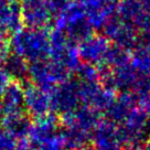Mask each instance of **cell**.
<instances>
[{
  "label": "cell",
  "mask_w": 150,
  "mask_h": 150,
  "mask_svg": "<svg viewBox=\"0 0 150 150\" xmlns=\"http://www.w3.org/2000/svg\"><path fill=\"white\" fill-rule=\"evenodd\" d=\"M8 43L13 55L22 57L30 64L49 59L50 33L45 29H21L12 33Z\"/></svg>",
  "instance_id": "1"
},
{
  "label": "cell",
  "mask_w": 150,
  "mask_h": 150,
  "mask_svg": "<svg viewBox=\"0 0 150 150\" xmlns=\"http://www.w3.org/2000/svg\"><path fill=\"white\" fill-rule=\"evenodd\" d=\"M28 76L30 77L32 84L51 91L59 86V84L63 81L65 72L62 65L50 60H45L30 64Z\"/></svg>",
  "instance_id": "2"
},
{
  "label": "cell",
  "mask_w": 150,
  "mask_h": 150,
  "mask_svg": "<svg viewBox=\"0 0 150 150\" xmlns=\"http://www.w3.org/2000/svg\"><path fill=\"white\" fill-rule=\"evenodd\" d=\"M23 86V108L25 112L34 119L51 114L50 112L53 109L51 92L32 83Z\"/></svg>",
  "instance_id": "3"
},
{
  "label": "cell",
  "mask_w": 150,
  "mask_h": 150,
  "mask_svg": "<svg viewBox=\"0 0 150 150\" xmlns=\"http://www.w3.org/2000/svg\"><path fill=\"white\" fill-rule=\"evenodd\" d=\"M22 22L25 28L45 29L53 17L47 0H19Z\"/></svg>",
  "instance_id": "4"
},
{
  "label": "cell",
  "mask_w": 150,
  "mask_h": 150,
  "mask_svg": "<svg viewBox=\"0 0 150 150\" xmlns=\"http://www.w3.org/2000/svg\"><path fill=\"white\" fill-rule=\"evenodd\" d=\"M24 86L20 81L12 80L1 94V114H16L23 112Z\"/></svg>",
  "instance_id": "5"
},
{
  "label": "cell",
  "mask_w": 150,
  "mask_h": 150,
  "mask_svg": "<svg viewBox=\"0 0 150 150\" xmlns=\"http://www.w3.org/2000/svg\"><path fill=\"white\" fill-rule=\"evenodd\" d=\"M56 129H57V119L52 114L34 119V122H31L30 125V129L28 132V140L30 142V146L32 147L40 140L55 134Z\"/></svg>",
  "instance_id": "6"
},
{
  "label": "cell",
  "mask_w": 150,
  "mask_h": 150,
  "mask_svg": "<svg viewBox=\"0 0 150 150\" xmlns=\"http://www.w3.org/2000/svg\"><path fill=\"white\" fill-rule=\"evenodd\" d=\"M0 116H1L0 117L1 127L8 131L10 135H12L17 140L28 138V132L31 122L23 112L0 115Z\"/></svg>",
  "instance_id": "7"
},
{
  "label": "cell",
  "mask_w": 150,
  "mask_h": 150,
  "mask_svg": "<svg viewBox=\"0 0 150 150\" xmlns=\"http://www.w3.org/2000/svg\"><path fill=\"white\" fill-rule=\"evenodd\" d=\"M29 65L30 64L24 59L11 54L2 66L6 69V71L8 72V74L10 75V77L12 80L21 81L23 80L25 76H28Z\"/></svg>",
  "instance_id": "8"
},
{
  "label": "cell",
  "mask_w": 150,
  "mask_h": 150,
  "mask_svg": "<svg viewBox=\"0 0 150 150\" xmlns=\"http://www.w3.org/2000/svg\"><path fill=\"white\" fill-rule=\"evenodd\" d=\"M65 136L63 134L55 132L32 146L31 150H65Z\"/></svg>",
  "instance_id": "9"
},
{
  "label": "cell",
  "mask_w": 150,
  "mask_h": 150,
  "mask_svg": "<svg viewBox=\"0 0 150 150\" xmlns=\"http://www.w3.org/2000/svg\"><path fill=\"white\" fill-rule=\"evenodd\" d=\"M11 81H12V79L10 77V75L8 74L6 69L2 65H0V97H1V94L4 93L5 88L8 86V84Z\"/></svg>",
  "instance_id": "10"
},
{
  "label": "cell",
  "mask_w": 150,
  "mask_h": 150,
  "mask_svg": "<svg viewBox=\"0 0 150 150\" xmlns=\"http://www.w3.org/2000/svg\"><path fill=\"white\" fill-rule=\"evenodd\" d=\"M9 43L7 41H0V65H4V63L7 61V59L10 55Z\"/></svg>",
  "instance_id": "11"
},
{
  "label": "cell",
  "mask_w": 150,
  "mask_h": 150,
  "mask_svg": "<svg viewBox=\"0 0 150 150\" xmlns=\"http://www.w3.org/2000/svg\"><path fill=\"white\" fill-rule=\"evenodd\" d=\"M8 33L9 32L0 24V41H7V35H8Z\"/></svg>",
  "instance_id": "12"
},
{
  "label": "cell",
  "mask_w": 150,
  "mask_h": 150,
  "mask_svg": "<svg viewBox=\"0 0 150 150\" xmlns=\"http://www.w3.org/2000/svg\"><path fill=\"white\" fill-rule=\"evenodd\" d=\"M17 150H19V149H17Z\"/></svg>",
  "instance_id": "13"
},
{
  "label": "cell",
  "mask_w": 150,
  "mask_h": 150,
  "mask_svg": "<svg viewBox=\"0 0 150 150\" xmlns=\"http://www.w3.org/2000/svg\"><path fill=\"white\" fill-rule=\"evenodd\" d=\"M0 150H1V149H0Z\"/></svg>",
  "instance_id": "14"
}]
</instances>
